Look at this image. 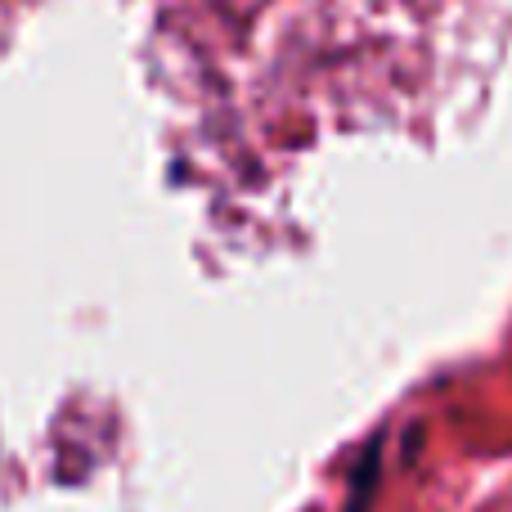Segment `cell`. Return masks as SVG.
<instances>
[{
    "label": "cell",
    "instance_id": "6da1fadb",
    "mask_svg": "<svg viewBox=\"0 0 512 512\" xmlns=\"http://www.w3.org/2000/svg\"><path fill=\"white\" fill-rule=\"evenodd\" d=\"M382 432L369 436V445H364V454L355 459L351 468V495H346V512H369V499L373 490H378V472H382Z\"/></svg>",
    "mask_w": 512,
    "mask_h": 512
}]
</instances>
